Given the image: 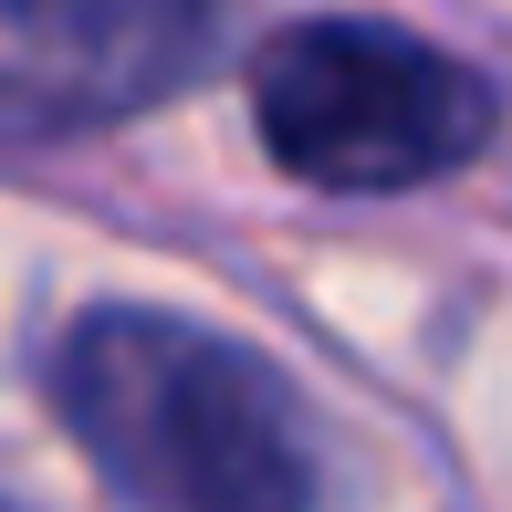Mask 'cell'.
<instances>
[{
	"instance_id": "obj_1",
	"label": "cell",
	"mask_w": 512,
	"mask_h": 512,
	"mask_svg": "<svg viewBox=\"0 0 512 512\" xmlns=\"http://www.w3.org/2000/svg\"><path fill=\"white\" fill-rule=\"evenodd\" d=\"M53 408L126 512H314L324 492L283 366L157 304H95L63 324Z\"/></svg>"
},
{
	"instance_id": "obj_2",
	"label": "cell",
	"mask_w": 512,
	"mask_h": 512,
	"mask_svg": "<svg viewBox=\"0 0 512 512\" xmlns=\"http://www.w3.org/2000/svg\"><path fill=\"white\" fill-rule=\"evenodd\" d=\"M251 126L304 189H418L492 147L502 95L481 63L398 21H293L251 63Z\"/></svg>"
},
{
	"instance_id": "obj_3",
	"label": "cell",
	"mask_w": 512,
	"mask_h": 512,
	"mask_svg": "<svg viewBox=\"0 0 512 512\" xmlns=\"http://www.w3.org/2000/svg\"><path fill=\"white\" fill-rule=\"evenodd\" d=\"M209 53L199 11H11L0 42V95H11V136H63V126H105V115L168 95L178 74Z\"/></svg>"
}]
</instances>
